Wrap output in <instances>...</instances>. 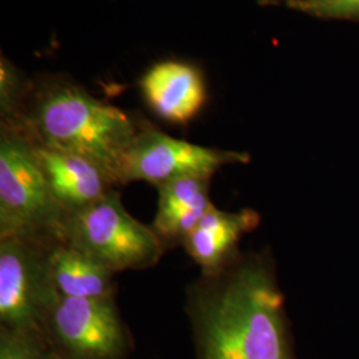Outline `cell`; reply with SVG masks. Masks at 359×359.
Listing matches in <instances>:
<instances>
[{
	"label": "cell",
	"instance_id": "obj_1",
	"mask_svg": "<svg viewBox=\"0 0 359 359\" xmlns=\"http://www.w3.org/2000/svg\"><path fill=\"white\" fill-rule=\"evenodd\" d=\"M196 359H294L283 295L261 257H238L187 289Z\"/></svg>",
	"mask_w": 359,
	"mask_h": 359
},
{
	"label": "cell",
	"instance_id": "obj_2",
	"mask_svg": "<svg viewBox=\"0 0 359 359\" xmlns=\"http://www.w3.org/2000/svg\"><path fill=\"white\" fill-rule=\"evenodd\" d=\"M3 123L13 124L36 145L88 158L118 185L120 164L144 121L55 77L34 83L19 114Z\"/></svg>",
	"mask_w": 359,
	"mask_h": 359
},
{
	"label": "cell",
	"instance_id": "obj_3",
	"mask_svg": "<svg viewBox=\"0 0 359 359\" xmlns=\"http://www.w3.org/2000/svg\"><path fill=\"white\" fill-rule=\"evenodd\" d=\"M65 213L52 197L34 142L0 126V237L62 240Z\"/></svg>",
	"mask_w": 359,
	"mask_h": 359
},
{
	"label": "cell",
	"instance_id": "obj_4",
	"mask_svg": "<svg viewBox=\"0 0 359 359\" xmlns=\"http://www.w3.org/2000/svg\"><path fill=\"white\" fill-rule=\"evenodd\" d=\"M63 240L115 274L154 268L165 253L152 226L129 215L116 189L67 216Z\"/></svg>",
	"mask_w": 359,
	"mask_h": 359
},
{
	"label": "cell",
	"instance_id": "obj_5",
	"mask_svg": "<svg viewBox=\"0 0 359 359\" xmlns=\"http://www.w3.org/2000/svg\"><path fill=\"white\" fill-rule=\"evenodd\" d=\"M56 241L59 240L0 237V327L16 332L43 330L44 320L59 298L50 269Z\"/></svg>",
	"mask_w": 359,
	"mask_h": 359
},
{
	"label": "cell",
	"instance_id": "obj_6",
	"mask_svg": "<svg viewBox=\"0 0 359 359\" xmlns=\"http://www.w3.org/2000/svg\"><path fill=\"white\" fill-rule=\"evenodd\" d=\"M41 332L59 359H127L133 347L115 297H59Z\"/></svg>",
	"mask_w": 359,
	"mask_h": 359
},
{
	"label": "cell",
	"instance_id": "obj_7",
	"mask_svg": "<svg viewBox=\"0 0 359 359\" xmlns=\"http://www.w3.org/2000/svg\"><path fill=\"white\" fill-rule=\"evenodd\" d=\"M250 156L172 137L142 123L118 169V185L145 181L154 187L182 177H210L225 165L246 164Z\"/></svg>",
	"mask_w": 359,
	"mask_h": 359
},
{
	"label": "cell",
	"instance_id": "obj_8",
	"mask_svg": "<svg viewBox=\"0 0 359 359\" xmlns=\"http://www.w3.org/2000/svg\"><path fill=\"white\" fill-rule=\"evenodd\" d=\"M35 145L40 167L56 204L69 216L116 189L114 177L86 157Z\"/></svg>",
	"mask_w": 359,
	"mask_h": 359
},
{
	"label": "cell",
	"instance_id": "obj_9",
	"mask_svg": "<svg viewBox=\"0 0 359 359\" xmlns=\"http://www.w3.org/2000/svg\"><path fill=\"white\" fill-rule=\"evenodd\" d=\"M140 90L154 115L172 124H188L205 105L204 77L194 65L184 62L154 65L140 80Z\"/></svg>",
	"mask_w": 359,
	"mask_h": 359
},
{
	"label": "cell",
	"instance_id": "obj_10",
	"mask_svg": "<svg viewBox=\"0 0 359 359\" xmlns=\"http://www.w3.org/2000/svg\"><path fill=\"white\" fill-rule=\"evenodd\" d=\"M259 224L252 209L225 212L212 206L184 241L188 256L200 266L201 274H216L238 257V245L246 233Z\"/></svg>",
	"mask_w": 359,
	"mask_h": 359
},
{
	"label": "cell",
	"instance_id": "obj_11",
	"mask_svg": "<svg viewBox=\"0 0 359 359\" xmlns=\"http://www.w3.org/2000/svg\"><path fill=\"white\" fill-rule=\"evenodd\" d=\"M210 177H182L158 184L157 210L151 225L165 250L182 246L188 234L212 208Z\"/></svg>",
	"mask_w": 359,
	"mask_h": 359
},
{
	"label": "cell",
	"instance_id": "obj_12",
	"mask_svg": "<svg viewBox=\"0 0 359 359\" xmlns=\"http://www.w3.org/2000/svg\"><path fill=\"white\" fill-rule=\"evenodd\" d=\"M50 269L55 292L60 298L115 297V273L65 240L52 246Z\"/></svg>",
	"mask_w": 359,
	"mask_h": 359
},
{
	"label": "cell",
	"instance_id": "obj_13",
	"mask_svg": "<svg viewBox=\"0 0 359 359\" xmlns=\"http://www.w3.org/2000/svg\"><path fill=\"white\" fill-rule=\"evenodd\" d=\"M0 359H59L43 332L0 327Z\"/></svg>",
	"mask_w": 359,
	"mask_h": 359
},
{
	"label": "cell",
	"instance_id": "obj_14",
	"mask_svg": "<svg viewBox=\"0 0 359 359\" xmlns=\"http://www.w3.org/2000/svg\"><path fill=\"white\" fill-rule=\"evenodd\" d=\"M34 83L15 65L1 56L0 60V115L1 121H10L19 114L26 102Z\"/></svg>",
	"mask_w": 359,
	"mask_h": 359
},
{
	"label": "cell",
	"instance_id": "obj_15",
	"mask_svg": "<svg viewBox=\"0 0 359 359\" xmlns=\"http://www.w3.org/2000/svg\"><path fill=\"white\" fill-rule=\"evenodd\" d=\"M287 6L320 19L359 20V0H293Z\"/></svg>",
	"mask_w": 359,
	"mask_h": 359
},
{
	"label": "cell",
	"instance_id": "obj_16",
	"mask_svg": "<svg viewBox=\"0 0 359 359\" xmlns=\"http://www.w3.org/2000/svg\"><path fill=\"white\" fill-rule=\"evenodd\" d=\"M280 1H286V3L289 4V3L293 1V0H261L262 4H277V3H280Z\"/></svg>",
	"mask_w": 359,
	"mask_h": 359
}]
</instances>
